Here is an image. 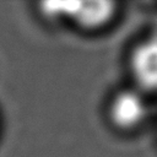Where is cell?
Segmentation results:
<instances>
[{"label":"cell","mask_w":157,"mask_h":157,"mask_svg":"<svg viewBox=\"0 0 157 157\" xmlns=\"http://www.w3.org/2000/svg\"><path fill=\"white\" fill-rule=\"evenodd\" d=\"M148 114V105L144 93L137 88L117 92L108 105L110 123L121 131L135 130L144 124Z\"/></svg>","instance_id":"6da1fadb"},{"label":"cell","mask_w":157,"mask_h":157,"mask_svg":"<svg viewBox=\"0 0 157 157\" xmlns=\"http://www.w3.org/2000/svg\"><path fill=\"white\" fill-rule=\"evenodd\" d=\"M129 67L137 90L157 91V33L135 45L130 54Z\"/></svg>","instance_id":"7a4b0ae2"},{"label":"cell","mask_w":157,"mask_h":157,"mask_svg":"<svg viewBox=\"0 0 157 157\" xmlns=\"http://www.w3.org/2000/svg\"><path fill=\"white\" fill-rule=\"evenodd\" d=\"M117 13V4L107 0L75 1L70 15L72 21L80 28L97 31L105 27Z\"/></svg>","instance_id":"3957f363"}]
</instances>
